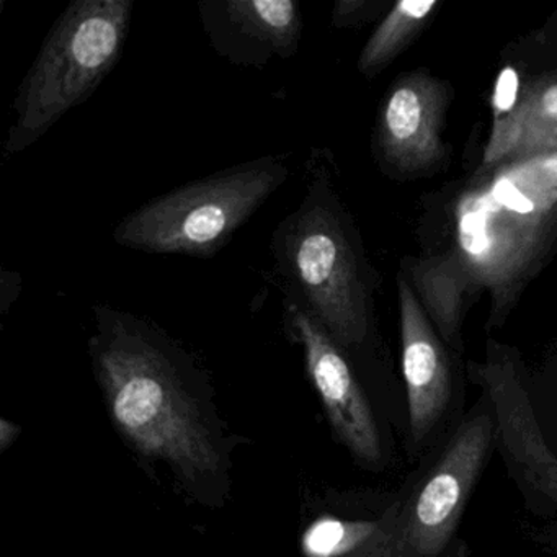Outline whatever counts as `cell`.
Instances as JSON below:
<instances>
[{"label": "cell", "instance_id": "9", "mask_svg": "<svg viewBox=\"0 0 557 557\" xmlns=\"http://www.w3.org/2000/svg\"><path fill=\"white\" fill-rule=\"evenodd\" d=\"M449 92L445 84L419 71L391 87L380 120L376 148L386 168L399 174H423L445 158L443 119Z\"/></svg>", "mask_w": 557, "mask_h": 557}, {"label": "cell", "instance_id": "1", "mask_svg": "<svg viewBox=\"0 0 557 557\" xmlns=\"http://www.w3.org/2000/svg\"><path fill=\"white\" fill-rule=\"evenodd\" d=\"M90 358L116 433L148 469H164L197 504L230 498L233 451L210 380L168 335L125 312L96 306Z\"/></svg>", "mask_w": 557, "mask_h": 557}, {"label": "cell", "instance_id": "3", "mask_svg": "<svg viewBox=\"0 0 557 557\" xmlns=\"http://www.w3.org/2000/svg\"><path fill=\"white\" fill-rule=\"evenodd\" d=\"M133 0H76L54 22L18 87L5 151L21 152L86 102L122 58Z\"/></svg>", "mask_w": 557, "mask_h": 557}, {"label": "cell", "instance_id": "4", "mask_svg": "<svg viewBox=\"0 0 557 557\" xmlns=\"http://www.w3.org/2000/svg\"><path fill=\"white\" fill-rule=\"evenodd\" d=\"M286 177L285 164L265 158L190 182L129 213L116 227V244L148 253L210 259Z\"/></svg>", "mask_w": 557, "mask_h": 557}, {"label": "cell", "instance_id": "5", "mask_svg": "<svg viewBox=\"0 0 557 557\" xmlns=\"http://www.w3.org/2000/svg\"><path fill=\"white\" fill-rule=\"evenodd\" d=\"M498 449V422L485 391L440 448L399 488L386 557H466L459 534L469 498Z\"/></svg>", "mask_w": 557, "mask_h": 557}, {"label": "cell", "instance_id": "13", "mask_svg": "<svg viewBox=\"0 0 557 557\" xmlns=\"http://www.w3.org/2000/svg\"><path fill=\"white\" fill-rule=\"evenodd\" d=\"M374 4L370 2H358V0H341L335 4L332 24L334 27L345 28L351 25L361 24L370 18V8Z\"/></svg>", "mask_w": 557, "mask_h": 557}, {"label": "cell", "instance_id": "6", "mask_svg": "<svg viewBox=\"0 0 557 557\" xmlns=\"http://www.w3.org/2000/svg\"><path fill=\"white\" fill-rule=\"evenodd\" d=\"M275 247L305 308L344 350L360 347L370 334L368 289L341 211L312 187L299 210L283 221Z\"/></svg>", "mask_w": 557, "mask_h": 557}, {"label": "cell", "instance_id": "10", "mask_svg": "<svg viewBox=\"0 0 557 557\" xmlns=\"http://www.w3.org/2000/svg\"><path fill=\"white\" fill-rule=\"evenodd\" d=\"M198 9L214 50L231 63L263 67L298 51L302 18L293 0H218Z\"/></svg>", "mask_w": 557, "mask_h": 557}, {"label": "cell", "instance_id": "15", "mask_svg": "<svg viewBox=\"0 0 557 557\" xmlns=\"http://www.w3.org/2000/svg\"><path fill=\"white\" fill-rule=\"evenodd\" d=\"M540 541L544 546H547L550 550L557 553V523L543 528V530H541Z\"/></svg>", "mask_w": 557, "mask_h": 557}, {"label": "cell", "instance_id": "7", "mask_svg": "<svg viewBox=\"0 0 557 557\" xmlns=\"http://www.w3.org/2000/svg\"><path fill=\"white\" fill-rule=\"evenodd\" d=\"M286 314L289 334L302 347L306 371L332 432L358 465L380 471L386 462L380 420L344 348L305 306L292 305Z\"/></svg>", "mask_w": 557, "mask_h": 557}, {"label": "cell", "instance_id": "11", "mask_svg": "<svg viewBox=\"0 0 557 557\" xmlns=\"http://www.w3.org/2000/svg\"><path fill=\"white\" fill-rule=\"evenodd\" d=\"M549 154H557V76L531 81L495 113L484 165Z\"/></svg>", "mask_w": 557, "mask_h": 557}, {"label": "cell", "instance_id": "14", "mask_svg": "<svg viewBox=\"0 0 557 557\" xmlns=\"http://www.w3.org/2000/svg\"><path fill=\"white\" fill-rule=\"evenodd\" d=\"M22 433V426L8 419H0V451L5 453Z\"/></svg>", "mask_w": 557, "mask_h": 557}, {"label": "cell", "instance_id": "8", "mask_svg": "<svg viewBox=\"0 0 557 557\" xmlns=\"http://www.w3.org/2000/svg\"><path fill=\"white\" fill-rule=\"evenodd\" d=\"M403 373L413 451L426 448L445 425L456 394L448 345L435 331L419 296L399 278Z\"/></svg>", "mask_w": 557, "mask_h": 557}, {"label": "cell", "instance_id": "12", "mask_svg": "<svg viewBox=\"0 0 557 557\" xmlns=\"http://www.w3.org/2000/svg\"><path fill=\"white\" fill-rule=\"evenodd\" d=\"M436 8L435 0H404L394 4L361 50L358 70L373 77L389 66L422 32Z\"/></svg>", "mask_w": 557, "mask_h": 557}, {"label": "cell", "instance_id": "2", "mask_svg": "<svg viewBox=\"0 0 557 557\" xmlns=\"http://www.w3.org/2000/svg\"><path fill=\"white\" fill-rule=\"evenodd\" d=\"M456 203L448 243L412 269L440 337L461 354V324L475 293L507 312L557 239V154L502 162Z\"/></svg>", "mask_w": 557, "mask_h": 557}]
</instances>
